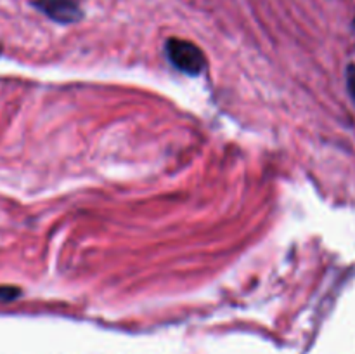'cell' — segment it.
Returning a JSON list of instances; mask_svg holds the SVG:
<instances>
[{
	"label": "cell",
	"instance_id": "3",
	"mask_svg": "<svg viewBox=\"0 0 355 354\" xmlns=\"http://www.w3.org/2000/svg\"><path fill=\"white\" fill-rule=\"evenodd\" d=\"M21 292L16 287H0V301H14L16 297H19Z\"/></svg>",
	"mask_w": 355,
	"mask_h": 354
},
{
	"label": "cell",
	"instance_id": "2",
	"mask_svg": "<svg viewBox=\"0 0 355 354\" xmlns=\"http://www.w3.org/2000/svg\"><path fill=\"white\" fill-rule=\"evenodd\" d=\"M31 3L49 19L61 24L76 23L83 16L76 0H33Z\"/></svg>",
	"mask_w": 355,
	"mask_h": 354
},
{
	"label": "cell",
	"instance_id": "4",
	"mask_svg": "<svg viewBox=\"0 0 355 354\" xmlns=\"http://www.w3.org/2000/svg\"><path fill=\"white\" fill-rule=\"evenodd\" d=\"M347 89H349L350 96L355 101V65H350L347 68Z\"/></svg>",
	"mask_w": 355,
	"mask_h": 354
},
{
	"label": "cell",
	"instance_id": "1",
	"mask_svg": "<svg viewBox=\"0 0 355 354\" xmlns=\"http://www.w3.org/2000/svg\"><path fill=\"white\" fill-rule=\"evenodd\" d=\"M168 61L173 68L189 76H198L207 68V58L196 44L182 38H170L165 45Z\"/></svg>",
	"mask_w": 355,
	"mask_h": 354
},
{
	"label": "cell",
	"instance_id": "5",
	"mask_svg": "<svg viewBox=\"0 0 355 354\" xmlns=\"http://www.w3.org/2000/svg\"><path fill=\"white\" fill-rule=\"evenodd\" d=\"M354 24H355V21H354Z\"/></svg>",
	"mask_w": 355,
	"mask_h": 354
}]
</instances>
